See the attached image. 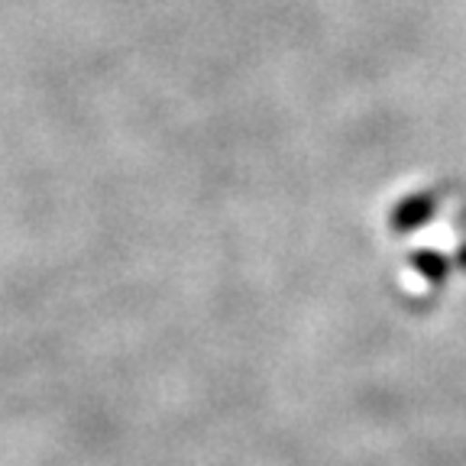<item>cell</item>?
I'll use <instances>...</instances> for the list:
<instances>
[{
  "label": "cell",
  "instance_id": "obj_1",
  "mask_svg": "<svg viewBox=\"0 0 466 466\" xmlns=\"http://www.w3.org/2000/svg\"><path fill=\"white\" fill-rule=\"evenodd\" d=\"M421 208L424 233L418 237L415 276L431 291H444L466 279V188L444 185L424 198Z\"/></svg>",
  "mask_w": 466,
  "mask_h": 466
}]
</instances>
